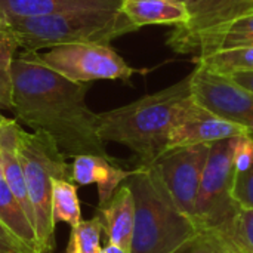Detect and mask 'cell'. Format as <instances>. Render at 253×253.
I'll return each mask as SVG.
<instances>
[{
	"mask_svg": "<svg viewBox=\"0 0 253 253\" xmlns=\"http://www.w3.org/2000/svg\"><path fill=\"white\" fill-rule=\"evenodd\" d=\"M12 113L18 123L53 138L65 157L113 159L98 135V114L86 104L89 83H74L19 55L13 59Z\"/></svg>",
	"mask_w": 253,
	"mask_h": 253,
	"instance_id": "cell-1",
	"label": "cell"
},
{
	"mask_svg": "<svg viewBox=\"0 0 253 253\" xmlns=\"http://www.w3.org/2000/svg\"><path fill=\"white\" fill-rule=\"evenodd\" d=\"M191 96V74L127 105L98 114V135L132 150L139 165H151L168 150L169 133Z\"/></svg>",
	"mask_w": 253,
	"mask_h": 253,
	"instance_id": "cell-2",
	"label": "cell"
},
{
	"mask_svg": "<svg viewBox=\"0 0 253 253\" xmlns=\"http://www.w3.org/2000/svg\"><path fill=\"white\" fill-rule=\"evenodd\" d=\"M135 200V222L129 253H178L199 233L182 213L154 165H139L125 181Z\"/></svg>",
	"mask_w": 253,
	"mask_h": 253,
	"instance_id": "cell-3",
	"label": "cell"
},
{
	"mask_svg": "<svg viewBox=\"0 0 253 253\" xmlns=\"http://www.w3.org/2000/svg\"><path fill=\"white\" fill-rule=\"evenodd\" d=\"M19 47L36 52L67 43H105L138 30L122 9L71 10L39 16H6Z\"/></svg>",
	"mask_w": 253,
	"mask_h": 253,
	"instance_id": "cell-4",
	"label": "cell"
},
{
	"mask_svg": "<svg viewBox=\"0 0 253 253\" xmlns=\"http://www.w3.org/2000/svg\"><path fill=\"white\" fill-rule=\"evenodd\" d=\"M18 154L34 209V230L40 252L52 253L56 224L52 215L53 179L73 182V168L53 138L40 130L27 132L19 127Z\"/></svg>",
	"mask_w": 253,
	"mask_h": 253,
	"instance_id": "cell-5",
	"label": "cell"
},
{
	"mask_svg": "<svg viewBox=\"0 0 253 253\" xmlns=\"http://www.w3.org/2000/svg\"><path fill=\"white\" fill-rule=\"evenodd\" d=\"M21 55L74 83L129 80L136 74V70L105 43H67L49 47L44 52L24 50Z\"/></svg>",
	"mask_w": 253,
	"mask_h": 253,
	"instance_id": "cell-6",
	"label": "cell"
},
{
	"mask_svg": "<svg viewBox=\"0 0 253 253\" xmlns=\"http://www.w3.org/2000/svg\"><path fill=\"white\" fill-rule=\"evenodd\" d=\"M237 138L211 144L194 213V222L200 230L227 227L240 209L231 197L236 176L234 150Z\"/></svg>",
	"mask_w": 253,
	"mask_h": 253,
	"instance_id": "cell-7",
	"label": "cell"
},
{
	"mask_svg": "<svg viewBox=\"0 0 253 253\" xmlns=\"http://www.w3.org/2000/svg\"><path fill=\"white\" fill-rule=\"evenodd\" d=\"M209 148L211 144L169 148L151 163L157 168L178 209L193 221Z\"/></svg>",
	"mask_w": 253,
	"mask_h": 253,
	"instance_id": "cell-8",
	"label": "cell"
},
{
	"mask_svg": "<svg viewBox=\"0 0 253 253\" xmlns=\"http://www.w3.org/2000/svg\"><path fill=\"white\" fill-rule=\"evenodd\" d=\"M191 96L215 116L253 132V93L228 76L197 67L191 73Z\"/></svg>",
	"mask_w": 253,
	"mask_h": 253,
	"instance_id": "cell-9",
	"label": "cell"
},
{
	"mask_svg": "<svg viewBox=\"0 0 253 253\" xmlns=\"http://www.w3.org/2000/svg\"><path fill=\"white\" fill-rule=\"evenodd\" d=\"M168 46L193 61L224 50L253 47V10L230 22L181 37H168Z\"/></svg>",
	"mask_w": 253,
	"mask_h": 253,
	"instance_id": "cell-10",
	"label": "cell"
},
{
	"mask_svg": "<svg viewBox=\"0 0 253 253\" xmlns=\"http://www.w3.org/2000/svg\"><path fill=\"white\" fill-rule=\"evenodd\" d=\"M242 135H249V129L215 116L190 96L182 104L178 120L169 133L168 150L185 145L212 144Z\"/></svg>",
	"mask_w": 253,
	"mask_h": 253,
	"instance_id": "cell-11",
	"label": "cell"
},
{
	"mask_svg": "<svg viewBox=\"0 0 253 253\" xmlns=\"http://www.w3.org/2000/svg\"><path fill=\"white\" fill-rule=\"evenodd\" d=\"M190 21L175 27L169 37L190 36L225 22H230L253 10V0H187Z\"/></svg>",
	"mask_w": 253,
	"mask_h": 253,
	"instance_id": "cell-12",
	"label": "cell"
},
{
	"mask_svg": "<svg viewBox=\"0 0 253 253\" xmlns=\"http://www.w3.org/2000/svg\"><path fill=\"white\" fill-rule=\"evenodd\" d=\"M19 123L15 119L4 117L0 122V163L3 179L16 197L27 218L34 227V209L30 202L22 166L18 154V132Z\"/></svg>",
	"mask_w": 253,
	"mask_h": 253,
	"instance_id": "cell-13",
	"label": "cell"
},
{
	"mask_svg": "<svg viewBox=\"0 0 253 253\" xmlns=\"http://www.w3.org/2000/svg\"><path fill=\"white\" fill-rule=\"evenodd\" d=\"M73 182L79 185H98L99 206L105 205L114 191L130 176L132 170H125L114 165V159L93 154H83L73 159Z\"/></svg>",
	"mask_w": 253,
	"mask_h": 253,
	"instance_id": "cell-14",
	"label": "cell"
},
{
	"mask_svg": "<svg viewBox=\"0 0 253 253\" xmlns=\"http://www.w3.org/2000/svg\"><path fill=\"white\" fill-rule=\"evenodd\" d=\"M99 216L107 233L108 243L116 245L126 252H130L133 222H135V200L127 184H122L113 197L98 208Z\"/></svg>",
	"mask_w": 253,
	"mask_h": 253,
	"instance_id": "cell-15",
	"label": "cell"
},
{
	"mask_svg": "<svg viewBox=\"0 0 253 253\" xmlns=\"http://www.w3.org/2000/svg\"><path fill=\"white\" fill-rule=\"evenodd\" d=\"M122 10L138 28L145 25L179 27L190 21L185 3L175 0H123Z\"/></svg>",
	"mask_w": 253,
	"mask_h": 253,
	"instance_id": "cell-16",
	"label": "cell"
},
{
	"mask_svg": "<svg viewBox=\"0 0 253 253\" xmlns=\"http://www.w3.org/2000/svg\"><path fill=\"white\" fill-rule=\"evenodd\" d=\"M123 0H0L6 16H39L71 10L122 9Z\"/></svg>",
	"mask_w": 253,
	"mask_h": 253,
	"instance_id": "cell-17",
	"label": "cell"
},
{
	"mask_svg": "<svg viewBox=\"0 0 253 253\" xmlns=\"http://www.w3.org/2000/svg\"><path fill=\"white\" fill-rule=\"evenodd\" d=\"M0 221L24 243H27L37 253H42L33 224L27 218L25 212L3 178H0Z\"/></svg>",
	"mask_w": 253,
	"mask_h": 253,
	"instance_id": "cell-18",
	"label": "cell"
},
{
	"mask_svg": "<svg viewBox=\"0 0 253 253\" xmlns=\"http://www.w3.org/2000/svg\"><path fill=\"white\" fill-rule=\"evenodd\" d=\"M19 47L13 33L6 25L4 19L0 24V122L4 119L3 113L12 110L13 77L12 65L15 52Z\"/></svg>",
	"mask_w": 253,
	"mask_h": 253,
	"instance_id": "cell-19",
	"label": "cell"
},
{
	"mask_svg": "<svg viewBox=\"0 0 253 253\" xmlns=\"http://www.w3.org/2000/svg\"><path fill=\"white\" fill-rule=\"evenodd\" d=\"M197 67L208 71L231 76L234 73L253 71V47H240L233 50L216 52L194 61Z\"/></svg>",
	"mask_w": 253,
	"mask_h": 253,
	"instance_id": "cell-20",
	"label": "cell"
},
{
	"mask_svg": "<svg viewBox=\"0 0 253 253\" xmlns=\"http://www.w3.org/2000/svg\"><path fill=\"white\" fill-rule=\"evenodd\" d=\"M52 215L55 222H65L71 228L77 227L83 221L77 187L74 182L67 179H53Z\"/></svg>",
	"mask_w": 253,
	"mask_h": 253,
	"instance_id": "cell-21",
	"label": "cell"
},
{
	"mask_svg": "<svg viewBox=\"0 0 253 253\" xmlns=\"http://www.w3.org/2000/svg\"><path fill=\"white\" fill-rule=\"evenodd\" d=\"M178 253H249L233 237L227 227L203 228Z\"/></svg>",
	"mask_w": 253,
	"mask_h": 253,
	"instance_id": "cell-22",
	"label": "cell"
},
{
	"mask_svg": "<svg viewBox=\"0 0 253 253\" xmlns=\"http://www.w3.org/2000/svg\"><path fill=\"white\" fill-rule=\"evenodd\" d=\"M104 224L101 216H95L89 221H82L73 228L70 240L77 246L80 253H101V233Z\"/></svg>",
	"mask_w": 253,
	"mask_h": 253,
	"instance_id": "cell-23",
	"label": "cell"
},
{
	"mask_svg": "<svg viewBox=\"0 0 253 253\" xmlns=\"http://www.w3.org/2000/svg\"><path fill=\"white\" fill-rule=\"evenodd\" d=\"M227 228L246 252L253 253V209L240 208Z\"/></svg>",
	"mask_w": 253,
	"mask_h": 253,
	"instance_id": "cell-24",
	"label": "cell"
},
{
	"mask_svg": "<svg viewBox=\"0 0 253 253\" xmlns=\"http://www.w3.org/2000/svg\"><path fill=\"white\" fill-rule=\"evenodd\" d=\"M231 197L242 209H253V165L245 172H236Z\"/></svg>",
	"mask_w": 253,
	"mask_h": 253,
	"instance_id": "cell-25",
	"label": "cell"
},
{
	"mask_svg": "<svg viewBox=\"0 0 253 253\" xmlns=\"http://www.w3.org/2000/svg\"><path fill=\"white\" fill-rule=\"evenodd\" d=\"M253 165V139L251 135H242L237 138L234 150L236 172H245Z\"/></svg>",
	"mask_w": 253,
	"mask_h": 253,
	"instance_id": "cell-26",
	"label": "cell"
},
{
	"mask_svg": "<svg viewBox=\"0 0 253 253\" xmlns=\"http://www.w3.org/2000/svg\"><path fill=\"white\" fill-rule=\"evenodd\" d=\"M0 253H37L0 221Z\"/></svg>",
	"mask_w": 253,
	"mask_h": 253,
	"instance_id": "cell-27",
	"label": "cell"
},
{
	"mask_svg": "<svg viewBox=\"0 0 253 253\" xmlns=\"http://www.w3.org/2000/svg\"><path fill=\"white\" fill-rule=\"evenodd\" d=\"M231 80H234L237 84H240L242 87L251 90L253 93V71L249 73H234L231 76H228Z\"/></svg>",
	"mask_w": 253,
	"mask_h": 253,
	"instance_id": "cell-28",
	"label": "cell"
},
{
	"mask_svg": "<svg viewBox=\"0 0 253 253\" xmlns=\"http://www.w3.org/2000/svg\"><path fill=\"white\" fill-rule=\"evenodd\" d=\"M101 253H127L125 249H122V248H119V246H116V245H111V243H108Z\"/></svg>",
	"mask_w": 253,
	"mask_h": 253,
	"instance_id": "cell-29",
	"label": "cell"
},
{
	"mask_svg": "<svg viewBox=\"0 0 253 253\" xmlns=\"http://www.w3.org/2000/svg\"><path fill=\"white\" fill-rule=\"evenodd\" d=\"M67 253H80V251L77 249V246L70 240V245H68V249H67Z\"/></svg>",
	"mask_w": 253,
	"mask_h": 253,
	"instance_id": "cell-30",
	"label": "cell"
},
{
	"mask_svg": "<svg viewBox=\"0 0 253 253\" xmlns=\"http://www.w3.org/2000/svg\"><path fill=\"white\" fill-rule=\"evenodd\" d=\"M3 19H4V15L1 13V10H0V24L3 22Z\"/></svg>",
	"mask_w": 253,
	"mask_h": 253,
	"instance_id": "cell-31",
	"label": "cell"
},
{
	"mask_svg": "<svg viewBox=\"0 0 253 253\" xmlns=\"http://www.w3.org/2000/svg\"><path fill=\"white\" fill-rule=\"evenodd\" d=\"M0 178H3V172H1V163H0Z\"/></svg>",
	"mask_w": 253,
	"mask_h": 253,
	"instance_id": "cell-32",
	"label": "cell"
},
{
	"mask_svg": "<svg viewBox=\"0 0 253 253\" xmlns=\"http://www.w3.org/2000/svg\"><path fill=\"white\" fill-rule=\"evenodd\" d=\"M175 1H181V3H185L187 0H175Z\"/></svg>",
	"mask_w": 253,
	"mask_h": 253,
	"instance_id": "cell-33",
	"label": "cell"
}]
</instances>
